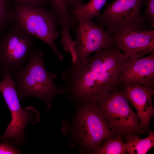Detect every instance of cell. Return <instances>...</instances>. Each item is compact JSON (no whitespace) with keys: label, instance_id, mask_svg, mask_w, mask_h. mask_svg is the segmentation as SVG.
<instances>
[{"label":"cell","instance_id":"cell-16","mask_svg":"<svg viewBox=\"0 0 154 154\" xmlns=\"http://www.w3.org/2000/svg\"><path fill=\"white\" fill-rule=\"evenodd\" d=\"M62 27H66L72 22V19L64 0H50L49 9Z\"/></svg>","mask_w":154,"mask_h":154},{"label":"cell","instance_id":"cell-6","mask_svg":"<svg viewBox=\"0 0 154 154\" xmlns=\"http://www.w3.org/2000/svg\"><path fill=\"white\" fill-rule=\"evenodd\" d=\"M144 4V0H116L106 3L104 11L96 22L99 26L105 27L110 35L144 29V22L140 11Z\"/></svg>","mask_w":154,"mask_h":154},{"label":"cell","instance_id":"cell-4","mask_svg":"<svg viewBox=\"0 0 154 154\" xmlns=\"http://www.w3.org/2000/svg\"><path fill=\"white\" fill-rule=\"evenodd\" d=\"M95 103L113 133L120 135L124 142L133 136L147 133L140 126L137 114L131 109L119 86Z\"/></svg>","mask_w":154,"mask_h":154},{"label":"cell","instance_id":"cell-21","mask_svg":"<svg viewBox=\"0 0 154 154\" xmlns=\"http://www.w3.org/2000/svg\"><path fill=\"white\" fill-rule=\"evenodd\" d=\"M66 7L74 8L78 3L82 1V0H64Z\"/></svg>","mask_w":154,"mask_h":154},{"label":"cell","instance_id":"cell-9","mask_svg":"<svg viewBox=\"0 0 154 154\" xmlns=\"http://www.w3.org/2000/svg\"><path fill=\"white\" fill-rule=\"evenodd\" d=\"M77 23L74 40L77 57L75 62L87 58L93 53L116 45L111 35L91 19L82 20Z\"/></svg>","mask_w":154,"mask_h":154},{"label":"cell","instance_id":"cell-12","mask_svg":"<svg viewBox=\"0 0 154 154\" xmlns=\"http://www.w3.org/2000/svg\"><path fill=\"white\" fill-rule=\"evenodd\" d=\"M119 84H140L154 87V53L136 59H128L121 65Z\"/></svg>","mask_w":154,"mask_h":154},{"label":"cell","instance_id":"cell-17","mask_svg":"<svg viewBox=\"0 0 154 154\" xmlns=\"http://www.w3.org/2000/svg\"><path fill=\"white\" fill-rule=\"evenodd\" d=\"M12 0H0V34L13 21L11 13Z\"/></svg>","mask_w":154,"mask_h":154},{"label":"cell","instance_id":"cell-10","mask_svg":"<svg viewBox=\"0 0 154 154\" xmlns=\"http://www.w3.org/2000/svg\"><path fill=\"white\" fill-rule=\"evenodd\" d=\"M117 46L129 59H136L154 53V30L139 29L110 35Z\"/></svg>","mask_w":154,"mask_h":154},{"label":"cell","instance_id":"cell-3","mask_svg":"<svg viewBox=\"0 0 154 154\" xmlns=\"http://www.w3.org/2000/svg\"><path fill=\"white\" fill-rule=\"evenodd\" d=\"M11 13L14 22L28 33L48 44L59 60L62 61L63 56L54 42L59 36L57 27L59 23L49 9L12 0Z\"/></svg>","mask_w":154,"mask_h":154},{"label":"cell","instance_id":"cell-18","mask_svg":"<svg viewBox=\"0 0 154 154\" xmlns=\"http://www.w3.org/2000/svg\"><path fill=\"white\" fill-rule=\"evenodd\" d=\"M146 8L143 16L144 22L149 24L151 27H154V0H144Z\"/></svg>","mask_w":154,"mask_h":154},{"label":"cell","instance_id":"cell-1","mask_svg":"<svg viewBox=\"0 0 154 154\" xmlns=\"http://www.w3.org/2000/svg\"><path fill=\"white\" fill-rule=\"evenodd\" d=\"M116 56L103 50L79 61L71 62L62 73L69 100L95 103L118 88L120 68Z\"/></svg>","mask_w":154,"mask_h":154},{"label":"cell","instance_id":"cell-19","mask_svg":"<svg viewBox=\"0 0 154 154\" xmlns=\"http://www.w3.org/2000/svg\"><path fill=\"white\" fill-rule=\"evenodd\" d=\"M21 3L33 6L46 7L50 3V0H15Z\"/></svg>","mask_w":154,"mask_h":154},{"label":"cell","instance_id":"cell-5","mask_svg":"<svg viewBox=\"0 0 154 154\" xmlns=\"http://www.w3.org/2000/svg\"><path fill=\"white\" fill-rule=\"evenodd\" d=\"M34 37L14 21L0 34V74L2 78L26 65L34 49Z\"/></svg>","mask_w":154,"mask_h":154},{"label":"cell","instance_id":"cell-11","mask_svg":"<svg viewBox=\"0 0 154 154\" xmlns=\"http://www.w3.org/2000/svg\"><path fill=\"white\" fill-rule=\"evenodd\" d=\"M119 86L131 106L136 110L140 126L147 133L151 118L154 115L152 99L154 95L153 88L140 84H119Z\"/></svg>","mask_w":154,"mask_h":154},{"label":"cell","instance_id":"cell-2","mask_svg":"<svg viewBox=\"0 0 154 154\" xmlns=\"http://www.w3.org/2000/svg\"><path fill=\"white\" fill-rule=\"evenodd\" d=\"M12 74L20 100L29 96L36 97L43 100L50 109L53 99L65 93L63 86H57L54 84L56 75L47 70L43 52L40 50L34 48L26 65Z\"/></svg>","mask_w":154,"mask_h":154},{"label":"cell","instance_id":"cell-20","mask_svg":"<svg viewBox=\"0 0 154 154\" xmlns=\"http://www.w3.org/2000/svg\"><path fill=\"white\" fill-rule=\"evenodd\" d=\"M20 151L10 144L0 143V154H19Z\"/></svg>","mask_w":154,"mask_h":154},{"label":"cell","instance_id":"cell-22","mask_svg":"<svg viewBox=\"0 0 154 154\" xmlns=\"http://www.w3.org/2000/svg\"><path fill=\"white\" fill-rule=\"evenodd\" d=\"M1 78H2V77L1 76V75L0 74V79Z\"/></svg>","mask_w":154,"mask_h":154},{"label":"cell","instance_id":"cell-13","mask_svg":"<svg viewBox=\"0 0 154 154\" xmlns=\"http://www.w3.org/2000/svg\"><path fill=\"white\" fill-rule=\"evenodd\" d=\"M106 1V0H90L87 3H83L81 1L69 11L76 24L82 20L98 17Z\"/></svg>","mask_w":154,"mask_h":154},{"label":"cell","instance_id":"cell-15","mask_svg":"<svg viewBox=\"0 0 154 154\" xmlns=\"http://www.w3.org/2000/svg\"><path fill=\"white\" fill-rule=\"evenodd\" d=\"M127 153L125 144L120 135L109 138L93 153L95 154H124Z\"/></svg>","mask_w":154,"mask_h":154},{"label":"cell","instance_id":"cell-7","mask_svg":"<svg viewBox=\"0 0 154 154\" xmlns=\"http://www.w3.org/2000/svg\"><path fill=\"white\" fill-rule=\"evenodd\" d=\"M0 91L11 112V120L0 140L9 139L20 143L23 140V133L26 125L35 124L39 120V112L33 107L23 108L19 102L15 83L11 73L4 75L0 81Z\"/></svg>","mask_w":154,"mask_h":154},{"label":"cell","instance_id":"cell-8","mask_svg":"<svg viewBox=\"0 0 154 154\" xmlns=\"http://www.w3.org/2000/svg\"><path fill=\"white\" fill-rule=\"evenodd\" d=\"M79 109L76 120L75 133L88 151L93 153L102 141L117 135L113 133L101 116L95 103H82Z\"/></svg>","mask_w":154,"mask_h":154},{"label":"cell","instance_id":"cell-14","mask_svg":"<svg viewBox=\"0 0 154 154\" xmlns=\"http://www.w3.org/2000/svg\"><path fill=\"white\" fill-rule=\"evenodd\" d=\"M146 137L141 139L139 136L133 137L127 141L125 145L129 154H145L154 146V132L149 130Z\"/></svg>","mask_w":154,"mask_h":154}]
</instances>
